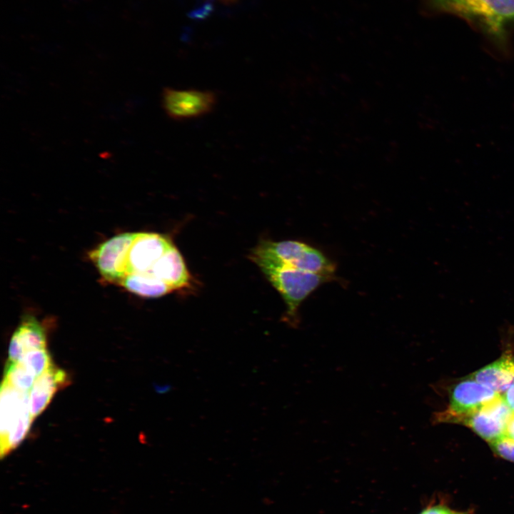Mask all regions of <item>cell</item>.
Wrapping results in <instances>:
<instances>
[{
    "label": "cell",
    "mask_w": 514,
    "mask_h": 514,
    "mask_svg": "<svg viewBox=\"0 0 514 514\" xmlns=\"http://www.w3.org/2000/svg\"><path fill=\"white\" fill-rule=\"evenodd\" d=\"M426 16L451 15L482 37L485 49L500 61L514 57V0H418Z\"/></svg>",
    "instance_id": "1"
},
{
    "label": "cell",
    "mask_w": 514,
    "mask_h": 514,
    "mask_svg": "<svg viewBox=\"0 0 514 514\" xmlns=\"http://www.w3.org/2000/svg\"><path fill=\"white\" fill-rule=\"evenodd\" d=\"M250 258L258 266L281 265L306 272L331 276L336 266L322 251L297 241H261L251 252Z\"/></svg>",
    "instance_id": "2"
},
{
    "label": "cell",
    "mask_w": 514,
    "mask_h": 514,
    "mask_svg": "<svg viewBox=\"0 0 514 514\" xmlns=\"http://www.w3.org/2000/svg\"><path fill=\"white\" fill-rule=\"evenodd\" d=\"M286 305L285 321L298 325V309L301 303L331 276L306 272L291 267L263 264L258 266Z\"/></svg>",
    "instance_id": "3"
},
{
    "label": "cell",
    "mask_w": 514,
    "mask_h": 514,
    "mask_svg": "<svg viewBox=\"0 0 514 514\" xmlns=\"http://www.w3.org/2000/svg\"><path fill=\"white\" fill-rule=\"evenodd\" d=\"M34 419L29 408V392L3 383L0 393V453L7 455L27 435Z\"/></svg>",
    "instance_id": "4"
},
{
    "label": "cell",
    "mask_w": 514,
    "mask_h": 514,
    "mask_svg": "<svg viewBox=\"0 0 514 514\" xmlns=\"http://www.w3.org/2000/svg\"><path fill=\"white\" fill-rule=\"evenodd\" d=\"M500 395L469 376L452 387L449 393L448 406L435 416L436 421L459 423L463 418L478 410Z\"/></svg>",
    "instance_id": "5"
},
{
    "label": "cell",
    "mask_w": 514,
    "mask_h": 514,
    "mask_svg": "<svg viewBox=\"0 0 514 514\" xmlns=\"http://www.w3.org/2000/svg\"><path fill=\"white\" fill-rule=\"evenodd\" d=\"M216 104L217 96L211 91L165 88L161 94L162 107L174 120L201 117L211 113Z\"/></svg>",
    "instance_id": "6"
},
{
    "label": "cell",
    "mask_w": 514,
    "mask_h": 514,
    "mask_svg": "<svg viewBox=\"0 0 514 514\" xmlns=\"http://www.w3.org/2000/svg\"><path fill=\"white\" fill-rule=\"evenodd\" d=\"M501 395L478 410L463 418L462 423L488 443L505 435L507 424L513 414Z\"/></svg>",
    "instance_id": "7"
},
{
    "label": "cell",
    "mask_w": 514,
    "mask_h": 514,
    "mask_svg": "<svg viewBox=\"0 0 514 514\" xmlns=\"http://www.w3.org/2000/svg\"><path fill=\"white\" fill-rule=\"evenodd\" d=\"M46 343L44 326L33 315H24L11 336L8 361H20L26 353L46 348Z\"/></svg>",
    "instance_id": "8"
},
{
    "label": "cell",
    "mask_w": 514,
    "mask_h": 514,
    "mask_svg": "<svg viewBox=\"0 0 514 514\" xmlns=\"http://www.w3.org/2000/svg\"><path fill=\"white\" fill-rule=\"evenodd\" d=\"M69 383L68 373L54 363L36 378L29 390V408L34 420L45 410L56 393Z\"/></svg>",
    "instance_id": "9"
},
{
    "label": "cell",
    "mask_w": 514,
    "mask_h": 514,
    "mask_svg": "<svg viewBox=\"0 0 514 514\" xmlns=\"http://www.w3.org/2000/svg\"><path fill=\"white\" fill-rule=\"evenodd\" d=\"M152 276L166 283L172 291L188 287L191 282L184 260L174 245L156 263Z\"/></svg>",
    "instance_id": "10"
},
{
    "label": "cell",
    "mask_w": 514,
    "mask_h": 514,
    "mask_svg": "<svg viewBox=\"0 0 514 514\" xmlns=\"http://www.w3.org/2000/svg\"><path fill=\"white\" fill-rule=\"evenodd\" d=\"M470 377L502 395L514 384V356H502L498 360L473 373Z\"/></svg>",
    "instance_id": "11"
},
{
    "label": "cell",
    "mask_w": 514,
    "mask_h": 514,
    "mask_svg": "<svg viewBox=\"0 0 514 514\" xmlns=\"http://www.w3.org/2000/svg\"><path fill=\"white\" fill-rule=\"evenodd\" d=\"M36 377L20 361H7L3 383L24 392H29Z\"/></svg>",
    "instance_id": "12"
},
{
    "label": "cell",
    "mask_w": 514,
    "mask_h": 514,
    "mask_svg": "<svg viewBox=\"0 0 514 514\" xmlns=\"http://www.w3.org/2000/svg\"><path fill=\"white\" fill-rule=\"evenodd\" d=\"M36 378L53 363L51 355L46 348L31 351L20 361Z\"/></svg>",
    "instance_id": "13"
},
{
    "label": "cell",
    "mask_w": 514,
    "mask_h": 514,
    "mask_svg": "<svg viewBox=\"0 0 514 514\" xmlns=\"http://www.w3.org/2000/svg\"><path fill=\"white\" fill-rule=\"evenodd\" d=\"M492 450L498 456L514 462V439L504 435L488 443Z\"/></svg>",
    "instance_id": "14"
},
{
    "label": "cell",
    "mask_w": 514,
    "mask_h": 514,
    "mask_svg": "<svg viewBox=\"0 0 514 514\" xmlns=\"http://www.w3.org/2000/svg\"><path fill=\"white\" fill-rule=\"evenodd\" d=\"M420 514H460L454 512L448 508L441 505H436L426 508Z\"/></svg>",
    "instance_id": "15"
},
{
    "label": "cell",
    "mask_w": 514,
    "mask_h": 514,
    "mask_svg": "<svg viewBox=\"0 0 514 514\" xmlns=\"http://www.w3.org/2000/svg\"><path fill=\"white\" fill-rule=\"evenodd\" d=\"M503 400L514 413V384L501 395Z\"/></svg>",
    "instance_id": "16"
},
{
    "label": "cell",
    "mask_w": 514,
    "mask_h": 514,
    "mask_svg": "<svg viewBox=\"0 0 514 514\" xmlns=\"http://www.w3.org/2000/svg\"><path fill=\"white\" fill-rule=\"evenodd\" d=\"M505 435L514 439V413H513L506 427Z\"/></svg>",
    "instance_id": "17"
},
{
    "label": "cell",
    "mask_w": 514,
    "mask_h": 514,
    "mask_svg": "<svg viewBox=\"0 0 514 514\" xmlns=\"http://www.w3.org/2000/svg\"><path fill=\"white\" fill-rule=\"evenodd\" d=\"M226 1H233V0H226Z\"/></svg>",
    "instance_id": "18"
},
{
    "label": "cell",
    "mask_w": 514,
    "mask_h": 514,
    "mask_svg": "<svg viewBox=\"0 0 514 514\" xmlns=\"http://www.w3.org/2000/svg\"><path fill=\"white\" fill-rule=\"evenodd\" d=\"M460 514H464V513H460Z\"/></svg>",
    "instance_id": "19"
}]
</instances>
